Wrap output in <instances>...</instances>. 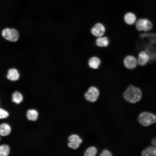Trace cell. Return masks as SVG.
<instances>
[{"label":"cell","instance_id":"cell-1","mask_svg":"<svg viewBox=\"0 0 156 156\" xmlns=\"http://www.w3.org/2000/svg\"><path fill=\"white\" fill-rule=\"evenodd\" d=\"M142 96L141 89L132 84L129 85L123 93V97L127 101L131 103H135L139 101Z\"/></svg>","mask_w":156,"mask_h":156},{"label":"cell","instance_id":"cell-2","mask_svg":"<svg viewBox=\"0 0 156 156\" xmlns=\"http://www.w3.org/2000/svg\"><path fill=\"white\" fill-rule=\"evenodd\" d=\"M134 25L138 31L145 32L151 31L153 27L152 22L146 18H138Z\"/></svg>","mask_w":156,"mask_h":156},{"label":"cell","instance_id":"cell-3","mask_svg":"<svg viewBox=\"0 0 156 156\" xmlns=\"http://www.w3.org/2000/svg\"><path fill=\"white\" fill-rule=\"evenodd\" d=\"M138 120L141 125L144 126H147L156 122V116L150 112H143L139 115Z\"/></svg>","mask_w":156,"mask_h":156},{"label":"cell","instance_id":"cell-4","mask_svg":"<svg viewBox=\"0 0 156 156\" xmlns=\"http://www.w3.org/2000/svg\"><path fill=\"white\" fill-rule=\"evenodd\" d=\"M2 35L5 39L12 42L17 41L19 37L18 33L16 29L8 28L3 30Z\"/></svg>","mask_w":156,"mask_h":156},{"label":"cell","instance_id":"cell-5","mask_svg":"<svg viewBox=\"0 0 156 156\" xmlns=\"http://www.w3.org/2000/svg\"><path fill=\"white\" fill-rule=\"evenodd\" d=\"M122 62L124 66L128 70H133L138 65L136 57L132 55L129 54L125 56Z\"/></svg>","mask_w":156,"mask_h":156},{"label":"cell","instance_id":"cell-6","mask_svg":"<svg viewBox=\"0 0 156 156\" xmlns=\"http://www.w3.org/2000/svg\"><path fill=\"white\" fill-rule=\"evenodd\" d=\"M99 95L98 89L94 86L90 87L85 93L84 97L86 100L91 102H95L97 99Z\"/></svg>","mask_w":156,"mask_h":156},{"label":"cell","instance_id":"cell-7","mask_svg":"<svg viewBox=\"0 0 156 156\" xmlns=\"http://www.w3.org/2000/svg\"><path fill=\"white\" fill-rule=\"evenodd\" d=\"M138 65L144 66L150 61V57L148 53L144 50H141L138 53L137 56Z\"/></svg>","mask_w":156,"mask_h":156},{"label":"cell","instance_id":"cell-8","mask_svg":"<svg viewBox=\"0 0 156 156\" xmlns=\"http://www.w3.org/2000/svg\"><path fill=\"white\" fill-rule=\"evenodd\" d=\"M69 142L68 144V146L74 149H76L79 146L82 140L79 136L76 134H73L70 135L68 138Z\"/></svg>","mask_w":156,"mask_h":156},{"label":"cell","instance_id":"cell-9","mask_svg":"<svg viewBox=\"0 0 156 156\" xmlns=\"http://www.w3.org/2000/svg\"><path fill=\"white\" fill-rule=\"evenodd\" d=\"M137 19L136 14L133 12L131 11L126 12L123 16L124 22L128 25H134Z\"/></svg>","mask_w":156,"mask_h":156},{"label":"cell","instance_id":"cell-10","mask_svg":"<svg viewBox=\"0 0 156 156\" xmlns=\"http://www.w3.org/2000/svg\"><path fill=\"white\" fill-rule=\"evenodd\" d=\"M105 31V29L104 26L100 23L96 24L91 29V32L92 34L98 37L102 36Z\"/></svg>","mask_w":156,"mask_h":156},{"label":"cell","instance_id":"cell-11","mask_svg":"<svg viewBox=\"0 0 156 156\" xmlns=\"http://www.w3.org/2000/svg\"><path fill=\"white\" fill-rule=\"evenodd\" d=\"M19 74L17 70L15 68H11L9 69L7 72V78L11 81H16L19 77Z\"/></svg>","mask_w":156,"mask_h":156},{"label":"cell","instance_id":"cell-12","mask_svg":"<svg viewBox=\"0 0 156 156\" xmlns=\"http://www.w3.org/2000/svg\"><path fill=\"white\" fill-rule=\"evenodd\" d=\"M101 63L100 59L96 56L91 57L88 60V65L91 68L96 69H97Z\"/></svg>","mask_w":156,"mask_h":156},{"label":"cell","instance_id":"cell-13","mask_svg":"<svg viewBox=\"0 0 156 156\" xmlns=\"http://www.w3.org/2000/svg\"><path fill=\"white\" fill-rule=\"evenodd\" d=\"M95 42L96 45L99 47H105L108 46L109 41L107 37L102 36L98 37Z\"/></svg>","mask_w":156,"mask_h":156},{"label":"cell","instance_id":"cell-14","mask_svg":"<svg viewBox=\"0 0 156 156\" xmlns=\"http://www.w3.org/2000/svg\"><path fill=\"white\" fill-rule=\"evenodd\" d=\"M141 155L143 156H156V147L154 146L147 147L142 151Z\"/></svg>","mask_w":156,"mask_h":156},{"label":"cell","instance_id":"cell-15","mask_svg":"<svg viewBox=\"0 0 156 156\" xmlns=\"http://www.w3.org/2000/svg\"><path fill=\"white\" fill-rule=\"evenodd\" d=\"M11 129L9 125L6 123H3L0 126V134L2 136H5L9 134Z\"/></svg>","mask_w":156,"mask_h":156},{"label":"cell","instance_id":"cell-16","mask_svg":"<svg viewBox=\"0 0 156 156\" xmlns=\"http://www.w3.org/2000/svg\"><path fill=\"white\" fill-rule=\"evenodd\" d=\"M38 113L35 109H29L27 112V117L29 120L35 121L38 118Z\"/></svg>","mask_w":156,"mask_h":156},{"label":"cell","instance_id":"cell-17","mask_svg":"<svg viewBox=\"0 0 156 156\" xmlns=\"http://www.w3.org/2000/svg\"><path fill=\"white\" fill-rule=\"evenodd\" d=\"M22 94L18 91H15L12 94V101L17 104L20 103L23 100Z\"/></svg>","mask_w":156,"mask_h":156},{"label":"cell","instance_id":"cell-18","mask_svg":"<svg viewBox=\"0 0 156 156\" xmlns=\"http://www.w3.org/2000/svg\"><path fill=\"white\" fill-rule=\"evenodd\" d=\"M97 153V149L94 146H92L88 148L84 153L85 156H95Z\"/></svg>","mask_w":156,"mask_h":156},{"label":"cell","instance_id":"cell-19","mask_svg":"<svg viewBox=\"0 0 156 156\" xmlns=\"http://www.w3.org/2000/svg\"><path fill=\"white\" fill-rule=\"evenodd\" d=\"M10 152L9 146L7 145H2L0 146V156H7Z\"/></svg>","mask_w":156,"mask_h":156},{"label":"cell","instance_id":"cell-20","mask_svg":"<svg viewBox=\"0 0 156 156\" xmlns=\"http://www.w3.org/2000/svg\"><path fill=\"white\" fill-rule=\"evenodd\" d=\"M9 116L8 112L1 108L0 109V118L1 119L6 118Z\"/></svg>","mask_w":156,"mask_h":156},{"label":"cell","instance_id":"cell-21","mask_svg":"<svg viewBox=\"0 0 156 156\" xmlns=\"http://www.w3.org/2000/svg\"><path fill=\"white\" fill-rule=\"evenodd\" d=\"M112 155L111 153L108 150L105 149L103 150L102 153L100 154L101 156H111Z\"/></svg>","mask_w":156,"mask_h":156},{"label":"cell","instance_id":"cell-22","mask_svg":"<svg viewBox=\"0 0 156 156\" xmlns=\"http://www.w3.org/2000/svg\"><path fill=\"white\" fill-rule=\"evenodd\" d=\"M152 144L156 147V138L153 139L151 141Z\"/></svg>","mask_w":156,"mask_h":156},{"label":"cell","instance_id":"cell-23","mask_svg":"<svg viewBox=\"0 0 156 156\" xmlns=\"http://www.w3.org/2000/svg\"><path fill=\"white\" fill-rule=\"evenodd\" d=\"M130 74H131V70H130Z\"/></svg>","mask_w":156,"mask_h":156}]
</instances>
